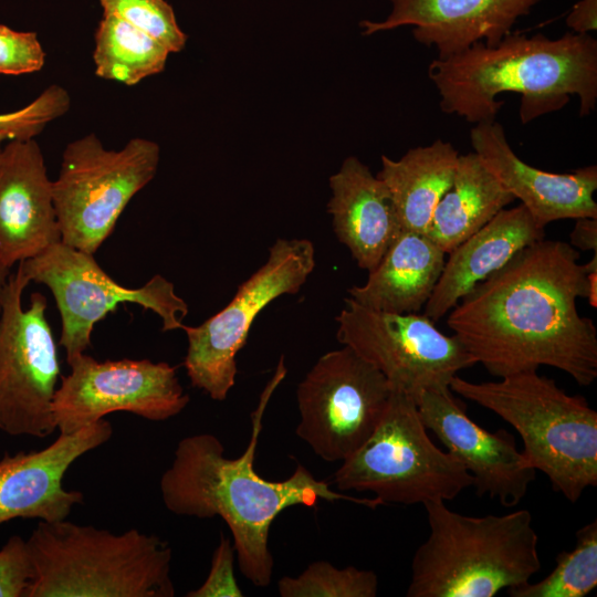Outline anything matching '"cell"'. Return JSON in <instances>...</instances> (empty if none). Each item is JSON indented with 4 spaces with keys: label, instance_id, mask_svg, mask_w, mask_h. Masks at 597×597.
<instances>
[{
    "label": "cell",
    "instance_id": "cell-1",
    "mask_svg": "<svg viewBox=\"0 0 597 597\" xmlns=\"http://www.w3.org/2000/svg\"><path fill=\"white\" fill-rule=\"evenodd\" d=\"M569 243L540 240L516 253L449 312L453 334L494 377L551 366L580 386L597 378V329L579 314L587 264Z\"/></svg>",
    "mask_w": 597,
    "mask_h": 597
},
{
    "label": "cell",
    "instance_id": "cell-2",
    "mask_svg": "<svg viewBox=\"0 0 597 597\" xmlns=\"http://www.w3.org/2000/svg\"><path fill=\"white\" fill-rule=\"evenodd\" d=\"M284 357L264 387L251 413V437L243 453L234 459L223 455L221 441L211 433L181 439L171 465L159 482L166 509L182 516L221 517L228 525L241 574L254 586L266 587L274 561L269 548L270 527L285 509L315 506L320 500L348 501L371 510L383 505L377 498L345 495L317 480L302 464L285 480L272 481L254 468L259 436L266 406L286 375Z\"/></svg>",
    "mask_w": 597,
    "mask_h": 597
},
{
    "label": "cell",
    "instance_id": "cell-3",
    "mask_svg": "<svg viewBox=\"0 0 597 597\" xmlns=\"http://www.w3.org/2000/svg\"><path fill=\"white\" fill-rule=\"evenodd\" d=\"M428 76L440 96L443 113L467 122H493L502 93L521 95L523 124L559 111L577 95L579 115L597 103V41L590 34L567 32L551 39L511 32L498 44L478 42L446 59H434Z\"/></svg>",
    "mask_w": 597,
    "mask_h": 597
},
{
    "label": "cell",
    "instance_id": "cell-4",
    "mask_svg": "<svg viewBox=\"0 0 597 597\" xmlns=\"http://www.w3.org/2000/svg\"><path fill=\"white\" fill-rule=\"evenodd\" d=\"M423 506L430 532L412 556L407 597H493L541 569L530 511L470 516L444 501Z\"/></svg>",
    "mask_w": 597,
    "mask_h": 597
},
{
    "label": "cell",
    "instance_id": "cell-5",
    "mask_svg": "<svg viewBox=\"0 0 597 597\" xmlns=\"http://www.w3.org/2000/svg\"><path fill=\"white\" fill-rule=\"evenodd\" d=\"M34 576L25 597H174L172 551L138 530L114 534L40 521L27 540Z\"/></svg>",
    "mask_w": 597,
    "mask_h": 597
},
{
    "label": "cell",
    "instance_id": "cell-6",
    "mask_svg": "<svg viewBox=\"0 0 597 597\" xmlns=\"http://www.w3.org/2000/svg\"><path fill=\"white\" fill-rule=\"evenodd\" d=\"M449 387L510 423L522 438L526 464L570 503L597 486V412L585 397L568 395L537 370L484 383L457 375Z\"/></svg>",
    "mask_w": 597,
    "mask_h": 597
},
{
    "label": "cell",
    "instance_id": "cell-7",
    "mask_svg": "<svg viewBox=\"0 0 597 597\" xmlns=\"http://www.w3.org/2000/svg\"><path fill=\"white\" fill-rule=\"evenodd\" d=\"M339 491L369 492L386 504L451 501L472 486V475L430 439L415 399L392 390L366 442L334 473Z\"/></svg>",
    "mask_w": 597,
    "mask_h": 597
},
{
    "label": "cell",
    "instance_id": "cell-8",
    "mask_svg": "<svg viewBox=\"0 0 597 597\" xmlns=\"http://www.w3.org/2000/svg\"><path fill=\"white\" fill-rule=\"evenodd\" d=\"M159 158V145L143 137L119 150L106 149L94 133L69 143L52 181L61 241L95 254L132 198L153 180Z\"/></svg>",
    "mask_w": 597,
    "mask_h": 597
},
{
    "label": "cell",
    "instance_id": "cell-9",
    "mask_svg": "<svg viewBox=\"0 0 597 597\" xmlns=\"http://www.w3.org/2000/svg\"><path fill=\"white\" fill-rule=\"evenodd\" d=\"M18 266L29 282L44 284L52 292L62 322L59 344L65 349L67 364L91 346L94 325L123 303L156 313L164 332L185 325L188 305L176 294L174 283L160 274L140 287H125L100 266L94 254L62 241Z\"/></svg>",
    "mask_w": 597,
    "mask_h": 597
},
{
    "label": "cell",
    "instance_id": "cell-10",
    "mask_svg": "<svg viewBox=\"0 0 597 597\" xmlns=\"http://www.w3.org/2000/svg\"><path fill=\"white\" fill-rule=\"evenodd\" d=\"M315 248L307 239H277L265 263L238 287L221 311L198 326L184 325V359L195 388L222 401L235 383L237 354L247 343L255 317L284 294L297 293L315 268Z\"/></svg>",
    "mask_w": 597,
    "mask_h": 597
},
{
    "label": "cell",
    "instance_id": "cell-11",
    "mask_svg": "<svg viewBox=\"0 0 597 597\" xmlns=\"http://www.w3.org/2000/svg\"><path fill=\"white\" fill-rule=\"evenodd\" d=\"M20 266L10 274L0 312V430L45 438L55 430L52 406L61 379L57 346L45 317L46 297L34 292Z\"/></svg>",
    "mask_w": 597,
    "mask_h": 597
},
{
    "label": "cell",
    "instance_id": "cell-12",
    "mask_svg": "<svg viewBox=\"0 0 597 597\" xmlns=\"http://www.w3.org/2000/svg\"><path fill=\"white\" fill-rule=\"evenodd\" d=\"M344 303L335 318L337 341L415 401L423 391L449 388L459 371L476 364L454 334L440 332L426 314L377 311L350 297Z\"/></svg>",
    "mask_w": 597,
    "mask_h": 597
},
{
    "label": "cell",
    "instance_id": "cell-13",
    "mask_svg": "<svg viewBox=\"0 0 597 597\" xmlns=\"http://www.w3.org/2000/svg\"><path fill=\"white\" fill-rule=\"evenodd\" d=\"M385 376L348 346L322 355L296 388V434L321 459L344 461L371 436L390 398Z\"/></svg>",
    "mask_w": 597,
    "mask_h": 597
},
{
    "label": "cell",
    "instance_id": "cell-14",
    "mask_svg": "<svg viewBox=\"0 0 597 597\" xmlns=\"http://www.w3.org/2000/svg\"><path fill=\"white\" fill-rule=\"evenodd\" d=\"M69 366L71 371L61 376L52 406L60 433H72L116 411L164 421L179 415L190 401L177 368L166 362H98L83 353Z\"/></svg>",
    "mask_w": 597,
    "mask_h": 597
},
{
    "label": "cell",
    "instance_id": "cell-15",
    "mask_svg": "<svg viewBox=\"0 0 597 597\" xmlns=\"http://www.w3.org/2000/svg\"><path fill=\"white\" fill-rule=\"evenodd\" d=\"M416 404L427 430L472 475L476 495L496 499L505 507L523 500L536 471L526 464L512 433L491 432L474 422L450 387L423 391Z\"/></svg>",
    "mask_w": 597,
    "mask_h": 597
},
{
    "label": "cell",
    "instance_id": "cell-16",
    "mask_svg": "<svg viewBox=\"0 0 597 597\" xmlns=\"http://www.w3.org/2000/svg\"><path fill=\"white\" fill-rule=\"evenodd\" d=\"M113 427L102 419L57 439L41 450L8 453L0 460V525L10 520H65L84 494L64 489L69 468L83 454L107 442Z\"/></svg>",
    "mask_w": 597,
    "mask_h": 597
},
{
    "label": "cell",
    "instance_id": "cell-17",
    "mask_svg": "<svg viewBox=\"0 0 597 597\" xmlns=\"http://www.w3.org/2000/svg\"><path fill=\"white\" fill-rule=\"evenodd\" d=\"M61 242L50 180L34 139L0 148V260L11 269Z\"/></svg>",
    "mask_w": 597,
    "mask_h": 597
},
{
    "label": "cell",
    "instance_id": "cell-18",
    "mask_svg": "<svg viewBox=\"0 0 597 597\" xmlns=\"http://www.w3.org/2000/svg\"><path fill=\"white\" fill-rule=\"evenodd\" d=\"M542 0H390L383 21L359 22L363 35L411 25L415 40L434 46L438 59L478 42L492 46L509 35L516 21Z\"/></svg>",
    "mask_w": 597,
    "mask_h": 597
},
{
    "label": "cell",
    "instance_id": "cell-19",
    "mask_svg": "<svg viewBox=\"0 0 597 597\" xmlns=\"http://www.w3.org/2000/svg\"><path fill=\"white\" fill-rule=\"evenodd\" d=\"M470 142L485 168L543 227L564 219L597 218L596 165L570 174L537 169L513 151L496 121L475 124Z\"/></svg>",
    "mask_w": 597,
    "mask_h": 597
},
{
    "label": "cell",
    "instance_id": "cell-20",
    "mask_svg": "<svg viewBox=\"0 0 597 597\" xmlns=\"http://www.w3.org/2000/svg\"><path fill=\"white\" fill-rule=\"evenodd\" d=\"M544 229L523 205L501 210L448 253L425 314L433 322L446 316L464 295L502 269L516 253L543 240Z\"/></svg>",
    "mask_w": 597,
    "mask_h": 597
},
{
    "label": "cell",
    "instance_id": "cell-21",
    "mask_svg": "<svg viewBox=\"0 0 597 597\" xmlns=\"http://www.w3.org/2000/svg\"><path fill=\"white\" fill-rule=\"evenodd\" d=\"M327 212L341 243L357 265L371 271L401 231L384 182L357 157H347L329 177Z\"/></svg>",
    "mask_w": 597,
    "mask_h": 597
},
{
    "label": "cell",
    "instance_id": "cell-22",
    "mask_svg": "<svg viewBox=\"0 0 597 597\" xmlns=\"http://www.w3.org/2000/svg\"><path fill=\"white\" fill-rule=\"evenodd\" d=\"M446 254L425 233L401 230L367 281L347 290L349 297L377 311L417 313L438 283Z\"/></svg>",
    "mask_w": 597,
    "mask_h": 597
},
{
    "label": "cell",
    "instance_id": "cell-23",
    "mask_svg": "<svg viewBox=\"0 0 597 597\" xmlns=\"http://www.w3.org/2000/svg\"><path fill=\"white\" fill-rule=\"evenodd\" d=\"M459 153L440 138L394 160L381 156L377 172L389 191L401 230L427 232L434 209L451 187Z\"/></svg>",
    "mask_w": 597,
    "mask_h": 597
},
{
    "label": "cell",
    "instance_id": "cell-24",
    "mask_svg": "<svg viewBox=\"0 0 597 597\" xmlns=\"http://www.w3.org/2000/svg\"><path fill=\"white\" fill-rule=\"evenodd\" d=\"M515 200L472 151L459 155L453 181L426 235L449 253Z\"/></svg>",
    "mask_w": 597,
    "mask_h": 597
},
{
    "label": "cell",
    "instance_id": "cell-25",
    "mask_svg": "<svg viewBox=\"0 0 597 597\" xmlns=\"http://www.w3.org/2000/svg\"><path fill=\"white\" fill-rule=\"evenodd\" d=\"M169 54L156 39L111 14H103L94 35L95 75L127 86L163 72Z\"/></svg>",
    "mask_w": 597,
    "mask_h": 597
},
{
    "label": "cell",
    "instance_id": "cell-26",
    "mask_svg": "<svg viewBox=\"0 0 597 597\" xmlns=\"http://www.w3.org/2000/svg\"><path fill=\"white\" fill-rule=\"evenodd\" d=\"M570 551L561 552L553 570L536 583L507 589L511 597H585L597 586V520L575 534Z\"/></svg>",
    "mask_w": 597,
    "mask_h": 597
},
{
    "label": "cell",
    "instance_id": "cell-27",
    "mask_svg": "<svg viewBox=\"0 0 597 597\" xmlns=\"http://www.w3.org/2000/svg\"><path fill=\"white\" fill-rule=\"evenodd\" d=\"M277 590L281 597H375L378 577L373 570L317 561L296 577H282Z\"/></svg>",
    "mask_w": 597,
    "mask_h": 597
},
{
    "label": "cell",
    "instance_id": "cell-28",
    "mask_svg": "<svg viewBox=\"0 0 597 597\" xmlns=\"http://www.w3.org/2000/svg\"><path fill=\"white\" fill-rule=\"evenodd\" d=\"M104 14L114 15L164 44L170 53L182 51L186 33L165 0H100Z\"/></svg>",
    "mask_w": 597,
    "mask_h": 597
},
{
    "label": "cell",
    "instance_id": "cell-29",
    "mask_svg": "<svg viewBox=\"0 0 597 597\" xmlns=\"http://www.w3.org/2000/svg\"><path fill=\"white\" fill-rule=\"evenodd\" d=\"M70 106L66 88L50 85L27 106L0 114V145L17 139H34L51 122L65 115Z\"/></svg>",
    "mask_w": 597,
    "mask_h": 597
},
{
    "label": "cell",
    "instance_id": "cell-30",
    "mask_svg": "<svg viewBox=\"0 0 597 597\" xmlns=\"http://www.w3.org/2000/svg\"><path fill=\"white\" fill-rule=\"evenodd\" d=\"M44 62L45 52L35 32L15 31L0 24V74L34 73Z\"/></svg>",
    "mask_w": 597,
    "mask_h": 597
},
{
    "label": "cell",
    "instance_id": "cell-31",
    "mask_svg": "<svg viewBox=\"0 0 597 597\" xmlns=\"http://www.w3.org/2000/svg\"><path fill=\"white\" fill-rule=\"evenodd\" d=\"M33 576L27 541L11 536L0 549V597H25Z\"/></svg>",
    "mask_w": 597,
    "mask_h": 597
},
{
    "label": "cell",
    "instance_id": "cell-32",
    "mask_svg": "<svg viewBox=\"0 0 597 597\" xmlns=\"http://www.w3.org/2000/svg\"><path fill=\"white\" fill-rule=\"evenodd\" d=\"M233 552L229 538L221 536L216 548L210 572L203 584L195 590L189 591L187 597H242L233 572Z\"/></svg>",
    "mask_w": 597,
    "mask_h": 597
},
{
    "label": "cell",
    "instance_id": "cell-33",
    "mask_svg": "<svg viewBox=\"0 0 597 597\" xmlns=\"http://www.w3.org/2000/svg\"><path fill=\"white\" fill-rule=\"evenodd\" d=\"M566 25L577 34H589L597 29V0H579L566 18Z\"/></svg>",
    "mask_w": 597,
    "mask_h": 597
},
{
    "label": "cell",
    "instance_id": "cell-34",
    "mask_svg": "<svg viewBox=\"0 0 597 597\" xmlns=\"http://www.w3.org/2000/svg\"><path fill=\"white\" fill-rule=\"evenodd\" d=\"M575 221L569 235V244L575 249L597 253V218L585 217L575 219Z\"/></svg>",
    "mask_w": 597,
    "mask_h": 597
},
{
    "label": "cell",
    "instance_id": "cell-35",
    "mask_svg": "<svg viewBox=\"0 0 597 597\" xmlns=\"http://www.w3.org/2000/svg\"><path fill=\"white\" fill-rule=\"evenodd\" d=\"M587 264V300L591 307H597V253Z\"/></svg>",
    "mask_w": 597,
    "mask_h": 597
},
{
    "label": "cell",
    "instance_id": "cell-36",
    "mask_svg": "<svg viewBox=\"0 0 597 597\" xmlns=\"http://www.w3.org/2000/svg\"><path fill=\"white\" fill-rule=\"evenodd\" d=\"M10 269L3 264V262L0 260V312H1V304H2V297L4 294V290L10 276Z\"/></svg>",
    "mask_w": 597,
    "mask_h": 597
},
{
    "label": "cell",
    "instance_id": "cell-37",
    "mask_svg": "<svg viewBox=\"0 0 597 597\" xmlns=\"http://www.w3.org/2000/svg\"><path fill=\"white\" fill-rule=\"evenodd\" d=\"M0 148H1V145H0Z\"/></svg>",
    "mask_w": 597,
    "mask_h": 597
}]
</instances>
